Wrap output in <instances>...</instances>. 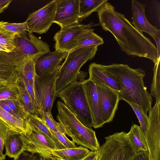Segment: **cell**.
I'll return each instance as SVG.
<instances>
[{
	"instance_id": "obj_43",
	"label": "cell",
	"mask_w": 160,
	"mask_h": 160,
	"mask_svg": "<svg viewBox=\"0 0 160 160\" xmlns=\"http://www.w3.org/2000/svg\"><path fill=\"white\" fill-rule=\"evenodd\" d=\"M96 152L97 151H90V152L83 160H93L96 156Z\"/></svg>"
},
{
	"instance_id": "obj_32",
	"label": "cell",
	"mask_w": 160,
	"mask_h": 160,
	"mask_svg": "<svg viewBox=\"0 0 160 160\" xmlns=\"http://www.w3.org/2000/svg\"><path fill=\"white\" fill-rule=\"evenodd\" d=\"M40 117L42 119L52 132H59L66 135L65 130L59 122H56L53 118L52 112H42Z\"/></svg>"
},
{
	"instance_id": "obj_44",
	"label": "cell",
	"mask_w": 160,
	"mask_h": 160,
	"mask_svg": "<svg viewBox=\"0 0 160 160\" xmlns=\"http://www.w3.org/2000/svg\"><path fill=\"white\" fill-rule=\"evenodd\" d=\"M0 51L10 52L7 49L0 44Z\"/></svg>"
},
{
	"instance_id": "obj_13",
	"label": "cell",
	"mask_w": 160,
	"mask_h": 160,
	"mask_svg": "<svg viewBox=\"0 0 160 160\" xmlns=\"http://www.w3.org/2000/svg\"><path fill=\"white\" fill-rule=\"evenodd\" d=\"M96 86L102 119L105 124L111 122L118 108L119 92L106 86Z\"/></svg>"
},
{
	"instance_id": "obj_41",
	"label": "cell",
	"mask_w": 160,
	"mask_h": 160,
	"mask_svg": "<svg viewBox=\"0 0 160 160\" xmlns=\"http://www.w3.org/2000/svg\"><path fill=\"white\" fill-rule=\"evenodd\" d=\"M0 106L4 110L10 113L13 116L19 118L8 105L2 100L0 101Z\"/></svg>"
},
{
	"instance_id": "obj_15",
	"label": "cell",
	"mask_w": 160,
	"mask_h": 160,
	"mask_svg": "<svg viewBox=\"0 0 160 160\" xmlns=\"http://www.w3.org/2000/svg\"><path fill=\"white\" fill-rule=\"evenodd\" d=\"M68 52L55 50L49 51L38 57L35 62L36 75L40 76L55 70L61 65Z\"/></svg>"
},
{
	"instance_id": "obj_7",
	"label": "cell",
	"mask_w": 160,
	"mask_h": 160,
	"mask_svg": "<svg viewBox=\"0 0 160 160\" xmlns=\"http://www.w3.org/2000/svg\"><path fill=\"white\" fill-rule=\"evenodd\" d=\"M60 66L52 72L40 76H36L35 91L39 108L40 117L42 112H51L58 94L56 82Z\"/></svg>"
},
{
	"instance_id": "obj_5",
	"label": "cell",
	"mask_w": 160,
	"mask_h": 160,
	"mask_svg": "<svg viewBox=\"0 0 160 160\" xmlns=\"http://www.w3.org/2000/svg\"><path fill=\"white\" fill-rule=\"evenodd\" d=\"M82 82L76 80L69 84L58 92L57 97L83 124L91 128L92 120Z\"/></svg>"
},
{
	"instance_id": "obj_29",
	"label": "cell",
	"mask_w": 160,
	"mask_h": 160,
	"mask_svg": "<svg viewBox=\"0 0 160 160\" xmlns=\"http://www.w3.org/2000/svg\"><path fill=\"white\" fill-rule=\"evenodd\" d=\"M0 27L15 36L23 34L28 32V27L25 21L19 23H10L1 21Z\"/></svg>"
},
{
	"instance_id": "obj_14",
	"label": "cell",
	"mask_w": 160,
	"mask_h": 160,
	"mask_svg": "<svg viewBox=\"0 0 160 160\" xmlns=\"http://www.w3.org/2000/svg\"><path fill=\"white\" fill-rule=\"evenodd\" d=\"M57 8L53 23L61 29L79 23V0H56Z\"/></svg>"
},
{
	"instance_id": "obj_36",
	"label": "cell",
	"mask_w": 160,
	"mask_h": 160,
	"mask_svg": "<svg viewBox=\"0 0 160 160\" xmlns=\"http://www.w3.org/2000/svg\"><path fill=\"white\" fill-rule=\"evenodd\" d=\"M12 131L8 126L0 119V151L3 153L5 140L9 133Z\"/></svg>"
},
{
	"instance_id": "obj_45",
	"label": "cell",
	"mask_w": 160,
	"mask_h": 160,
	"mask_svg": "<svg viewBox=\"0 0 160 160\" xmlns=\"http://www.w3.org/2000/svg\"><path fill=\"white\" fill-rule=\"evenodd\" d=\"M5 155L0 151V160H4L5 159Z\"/></svg>"
},
{
	"instance_id": "obj_38",
	"label": "cell",
	"mask_w": 160,
	"mask_h": 160,
	"mask_svg": "<svg viewBox=\"0 0 160 160\" xmlns=\"http://www.w3.org/2000/svg\"><path fill=\"white\" fill-rule=\"evenodd\" d=\"M52 132L65 148H72L77 147L72 141H70L67 137L65 134L59 132Z\"/></svg>"
},
{
	"instance_id": "obj_2",
	"label": "cell",
	"mask_w": 160,
	"mask_h": 160,
	"mask_svg": "<svg viewBox=\"0 0 160 160\" xmlns=\"http://www.w3.org/2000/svg\"><path fill=\"white\" fill-rule=\"evenodd\" d=\"M104 72L119 83L122 88L119 93L120 100L128 104L134 103L141 107L146 115L152 108V96L145 86V71L141 68L133 69L124 64L102 65Z\"/></svg>"
},
{
	"instance_id": "obj_31",
	"label": "cell",
	"mask_w": 160,
	"mask_h": 160,
	"mask_svg": "<svg viewBox=\"0 0 160 160\" xmlns=\"http://www.w3.org/2000/svg\"><path fill=\"white\" fill-rule=\"evenodd\" d=\"M2 101L8 105L19 118L24 120L27 119L29 114L25 110L19 98Z\"/></svg>"
},
{
	"instance_id": "obj_12",
	"label": "cell",
	"mask_w": 160,
	"mask_h": 160,
	"mask_svg": "<svg viewBox=\"0 0 160 160\" xmlns=\"http://www.w3.org/2000/svg\"><path fill=\"white\" fill-rule=\"evenodd\" d=\"M24 58L13 50L0 51V83L3 85L16 82L20 76Z\"/></svg>"
},
{
	"instance_id": "obj_23",
	"label": "cell",
	"mask_w": 160,
	"mask_h": 160,
	"mask_svg": "<svg viewBox=\"0 0 160 160\" xmlns=\"http://www.w3.org/2000/svg\"><path fill=\"white\" fill-rule=\"evenodd\" d=\"M127 136L136 153L141 151H148L144 134L139 126L133 124L127 133Z\"/></svg>"
},
{
	"instance_id": "obj_6",
	"label": "cell",
	"mask_w": 160,
	"mask_h": 160,
	"mask_svg": "<svg viewBox=\"0 0 160 160\" xmlns=\"http://www.w3.org/2000/svg\"><path fill=\"white\" fill-rule=\"evenodd\" d=\"M105 140L93 160H133L136 153L127 133L116 132L105 137Z\"/></svg>"
},
{
	"instance_id": "obj_40",
	"label": "cell",
	"mask_w": 160,
	"mask_h": 160,
	"mask_svg": "<svg viewBox=\"0 0 160 160\" xmlns=\"http://www.w3.org/2000/svg\"><path fill=\"white\" fill-rule=\"evenodd\" d=\"M12 1V0H0V13L8 8Z\"/></svg>"
},
{
	"instance_id": "obj_19",
	"label": "cell",
	"mask_w": 160,
	"mask_h": 160,
	"mask_svg": "<svg viewBox=\"0 0 160 160\" xmlns=\"http://www.w3.org/2000/svg\"><path fill=\"white\" fill-rule=\"evenodd\" d=\"M11 131L6 138L4 146L6 149L5 156L16 158L24 151V145L21 135Z\"/></svg>"
},
{
	"instance_id": "obj_35",
	"label": "cell",
	"mask_w": 160,
	"mask_h": 160,
	"mask_svg": "<svg viewBox=\"0 0 160 160\" xmlns=\"http://www.w3.org/2000/svg\"><path fill=\"white\" fill-rule=\"evenodd\" d=\"M20 77L24 82L27 92L31 98L32 102L36 109L38 111L40 117L39 108L36 96L35 89L30 84L25 77L21 74H20Z\"/></svg>"
},
{
	"instance_id": "obj_9",
	"label": "cell",
	"mask_w": 160,
	"mask_h": 160,
	"mask_svg": "<svg viewBox=\"0 0 160 160\" xmlns=\"http://www.w3.org/2000/svg\"><path fill=\"white\" fill-rule=\"evenodd\" d=\"M28 122L26 132L21 135L24 145V151L38 154L45 158L56 159L51 152L55 149L53 144L36 127Z\"/></svg>"
},
{
	"instance_id": "obj_18",
	"label": "cell",
	"mask_w": 160,
	"mask_h": 160,
	"mask_svg": "<svg viewBox=\"0 0 160 160\" xmlns=\"http://www.w3.org/2000/svg\"><path fill=\"white\" fill-rule=\"evenodd\" d=\"M89 79L95 85H101L121 92L122 90L121 85L106 74L102 65L96 63H91L88 68Z\"/></svg>"
},
{
	"instance_id": "obj_39",
	"label": "cell",
	"mask_w": 160,
	"mask_h": 160,
	"mask_svg": "<svg viewBox=\"0 0 160 160\" xmlns=\"http://www.w3.org/2000/svg\"><path fill=\"white\" fill-rule=\"evenodd\" d=\"M133 160H149L148 151H141L136 153Z\"/></svg>"
},
{
	"instance_id": "obj_1",
	"label": "cell",
	"mask_w": 160,
	"mask_h": 160,
	"mask_svg": "<svg viewBox=\"0 0 160 160\" xmlns=\"http://www.w3.org/2000/svg\"><path fill=\"white\" fill-rule=\"evenodd\" d=\"M97 12L102 29L113 35L122 52L133 57L148 58L154 64L157 63L156 47L149 39L136 30L124 15L116 11L108 2Z\"/></svg>"
},
{
	"instance_id": "obj_17",
	"label": "cell",
	"mask_w": 160,
	"mask_h": 160,
	"mask_svg": "<svg viewBox=\"0 0 160 160\" xmlns=\"http://www.w3.org/2000/svg\"><path fill=\"white\" fill-rule=\"evenodd\" d=\"M82 84L92 117V127H102L105 123L99 110L96 85L89 79L83 81Z\"/></svg>"
},
{
	"instance_id": "obj_3",
	"label": "cell",
	"mask_w": 160,
	"mask_h": 160,
	"mask_svg": "<svg viewBox=\"0 0 160 160\" xmlns=\"http://www.w3.org/2000/svg\"><path fill=\"white\" fill-rule=\"evenodd\" d=\"M57 118L64 128L66 134L72 138V142L91 151H98L100 146L95 132L91 128L83 124L59 100L57 102Z\"/></svg>"
},
{
	"instance_id": "obj_24",
	"label": "cell",
	"mask_w": 160,
	"mask_h": 160,
	"mask_svg": "<svg viewBox=\"0 0 160 160\" xmlns=\"http://www.w3.org/2000/svg\"><path fill=\"white\" fill-rule=\"evenodd\" d=\"M107 0H79V18L80 20L87 18L92 13L97 12Z\"/></svg>"
},
{
	"instance_id": "obj_25",
	"label": "cell",
	"mask_w": 160,
	"mask_h": 160,
	"mask_svg": "<svg viewBox=\"0 0 160 160\" xmlns=\"http://www.w3.org/2000/svg\"><path fill=\"white\" fill-rule=\"evenodd\" d=\"M17 83L19 91V99L25 109L29 114L39 117V114L32 102L20 75L18 80Z\"/></svg>"
},
{
	"instance_id": "obj_26",
	"label": "cell",
	"mask_w": 160,
	"mask_h": 160,
	"mask_svg": "<svg viewBox=\"0 0 160 160\" xmlns=\"http://www.w3.org/2000/svg\"><path fill=\"white\" fill-rule=\"evenodd\" d=\"M94 29H93L81 37L78 41L74 50L90 46H96L98 47L103 45L104 43L103 38L94 33Z\"/></svg>"
},
{
	"instance_id": "obj_11",
	"label": "cell",
	"mask_w": 160,
	"mask_h": 160,
	"mask_svg": "<svg viewBox=\"0 0 160 160\" xmlns=\"http://www.w3.org/2000/svg\"><path fill=\"white\" fill-rule=\"evenodd\" d=\"M14 50L24 58H36L49 51L48 44L32 33L16 35Z\"/></svg>"
},
{
	"instance_id": "obj_37",
	"label": "cell",
	"mask_w": 160,
	"mask_h": 160,
	"mask_svg": "<svg viewBox=\"0 0 160 160\" xmlns=\"http://www.w3.org/2000/svg\"><path fill=\"white\" fill-rule=\"evenodd\" d=\"M14 160H60L57 159H47L44 158L37 153H32L23 152Z\"/></svg>"
},
{
	"instance_id": "obj_47",
	"label": "cell",
	"mask_w": 160,
	"mask_h": 160,
	"mask_svg": "<svg viewBox=\"0 0 160 160\" xmlns=\"http://www.w3.org/2000/svg\"><path fill=\"white\" fill-rule=\"evenodd\" d=\"M84 158H83L82 159V160H83V159Z\"/></svg>"
},
{
	"instance_id": "obj_21",
	"label": "cell",
	"mask_w": 160,
	"mask_h": 160,
	"mask_svg": "<svg viewBox=\"0 0 160 160\" xmlns=\"http://www.w3.org/2000/svg\"><path fill=\"white\" fill-rule=\"evenodd\" d=\"M27 119L29 123L36 127L53 144L55 149L65 148L48 127L44 120L41 118L36 115L29 114Z\"/></svg>"
},
{
	"instance_id": "obj_42",
	"label": "cell",
	"mask_w": 160,
	"mask_h": 160,
	"mask_svg": "<svg viewBox=\"0 0 160 160\" xmlns=\"http://www.w3.org/2000/svg\"><path fill=\"white\" fill-rule=\"evenodd\" d=\"M155 41L158 51V59H160V30L157 33L155 39Z\"/></svg>"
},
{
	"instance_id": "obj_4",
	"label": "cell",
	"mask_w": 160,
	"mask_h": 160,
	"mask_svg": "<svg viewBox=\"0 0 160 160\" xmlns=\"http://www.w3.org/2000/svg\"><path fill=\"white\" fill-rule=\"evenodd\" d=\"M98 47L90 46L77 49L68 52L59 70L56 82V92L61 91L69 84L77 80L81 67L93 58Z\"/></svg>"
},
{
	"instance_id": "obj_10",
	"label": "cell",
	"mask_w": 160,
	"mask_h": 160,
	"mask_svg": "<svg viewBox=\"0 0 160 160\" xmlns=\"http://www.w3.org/2000/svg\"><path fill=\"white\" fill-rule=\"evenodd\" d=\"M57 6L56 0L30 13L25 21L28 32L39 34L46 33L53 23Z\"/></svg>"
},
{
	"instance_id": "obj_46",
	"label": "cell",
	"mask_w": 160,
	"mask_h": 160,
	"mask_svg": "<svg viewBox=\"0 0 160 160\" xmlns=\"http://www.w3.org/2000/svg\"><path fill=\"white\" fill-rule=\"evenodd\" d=\"M2 85V84H1V83H0V85Z\"/></svg>"
},
{
	"instance_id": "obj_27",
	"label": "cell",
	"mask_w": 160,
	"mask_h": 160,
	"mask_svg": "<svg viewBox=\"0 0 160 160\" xmlns=\"http://www.w3.org/2000/svg\"><path fill=\"white\" fill-rule=\"evenodd\" d=\"M19 97L17 81L0 86V101L17 99Z\"/></svg>"
},
{
	"instance_id": "obj_34",
	"label": "cell",
	"mask_w": 160,
	"mask_h": 160,
	"mask_svg": "<svg viewBox=\"0 0 160 160\" xmlns=\"http://www.w3.org/2000/svg\"><path fill=\"white\" fill-rule=\"evenodd\" d=\"M1 22H0V25ZM15 35L5 31L0 27V44L7 49L10 52L16 49L14 43Z\"/></svg>"
},
{
	"instance_id": "obj_30",
	"label": "cell",
	"mask_w": 160,
	"mask_h": 160,
	"mask_svg": "<svg viewBox=\"0 0 160 160\" xmlns=\"http://www.w3.org/2000/svg\"><path fill=\"white\" fill-rule=\"evenodd\" d=\"M160 59H158L157 63L154 64L153 76L150 88V94L155 98L156 101L160 100Z\"/></svg>"
},
{
	"instance_id": "obj_33",
	"label": "cell",
	"mask_w": 160,
	"mask_h": 160,
	"mask_svg": "<svg viewBox=\"0 0 160 160\" xmlns=\"http://www.w3.org/2000/svg\"><path fill=\"white\" fill-rule=\"evenodd\" d=\"M129 104L136 114L140 124V127L145 134L148 126V116L144 114L140 106L137 104L132 102Z\"/></svg>"
},
{
	"instance_id": "obj_20",
	"label": "cell",
	"mask_w": 160,
	"mask_h": 160,
	"mask_svg": "<svg viewBox=\"0 0 160 160\" xmlns=\"http://www.w3.org/2000/svg\"><path fill=\"white\" fill-rule=\"evenodd\" d=\"M90 151L82 146L72 148L54 149L51 151L52 155L60 160H81Z\"/></svg>"
},
{
	"instance_id": "obj_8",
	"label": "cell",
	"mask_w": 160,
	"mask_h": 160,
	"mask_svg": "<svg viewBox=\"0 0 160 160\" xmlns=\"http://www.w3.org/2000/svg\"><path fill=\"white\" fill-rule=\"evenodd\" d=\"M99 25L93 22L87 24L78 23L61 29L53 37L55 50L68 52L74 50L81 37L92 27Z\"/></svg>"
},
{
	"instance_id": "obj_22",
	"label": "cell",
	"mask_w": 160,
	"mask_h": 160,
	"mask_svg": "<svg viewBox=\"0 0 160 160\" xmlns=\"http://www.w3.org/2000/svg\"><path fill=\"white\" fill-rule=\"evenodd\" d=\"M0 119L14 132L22 134L27 131L28 124V119L26 120H21L7 112L0 106Z\"/></svg>"
},
{
	"instance_id": "obj_28",
	"label": "cell",
	"mask_w": 160,
	"mask_h": 160,
	"mask_svg": "<svg viewBox=\"0 0 160 160\" xmlns=\"http://www.w3.org/2000/svg\"><path fill=\"white\" fill-rule=\"evenodd\" d=\"M37 58H25L21 73L34 89V82L36 76L35 62Z\"/></svg>"
},
{
	"instance_id": "obj_16",
	"label": "cell",
	"mask_w": 160,
	"mask_h": 160,
	"mask_svg": "<svg viewBox=\"0 0 160 160\" xmlns=\"http://www.w3.org/2000/svg\"><path fill=\"white\" fill-rule=\"evenodd\" d=\"M131 2L132 14L131 23L141 33L145 32L154 40L160 30L151 24L147 19L145 14V5L136 0H132Z\"/></svg>"
}]
</instances>
